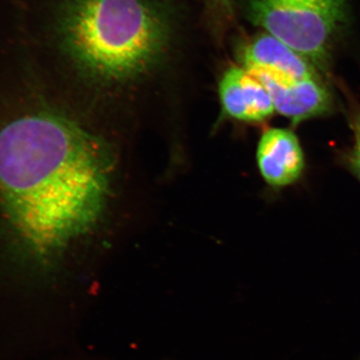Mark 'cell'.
I'll return each mask as SVG.
<instances>
[{"instance_id":"1","label":"cell","mask_w":360,"mask_h":360,"mask_svg":"<svg viewBox=\"0 0 360 360\" xmlns=\"http://www.w3.org/2000/svg\"><path fill=\"white\" fill-rule=\"evenodd\" d=\"M111 176L105 144L63 116L25 115L0 130V200L37 259H49L96 226Z\"/></svg>"},{"instance_id":"2","label":"cell","mask_w":360,"mask_h":360,"mask_svg":"<svg viewBox=\"0 0 360 360\" xmlns=\"http://www.w3.org/2000/svg\"><path fill=\"white\" fill-rule=\"evenodd\" d=\"M51 25L63 56L103 82L141 77L179 37L174 0H56Z\"/></svg>"},{"instance_id":"3","label":"cell","mask_w":360,"mask_h":360,"mask_svg":"<svg viewBox=\"0 0 360 360\" xmlns=\"http://www.w3.org/2000/svg\"><path fill=\"white\" fill-rule=\"evenodd\" d=\"M246 16L328 75L347 30L349 0H245Z\"/></svg>"},{"instance_id":"4","label":"cell","mask_w":360,"mask_h":360,"mask_svg":"<svg viewBox=\"0 0 360 360\" xmlns=\"http://www.w3.org/2000/svg\"><path fill=\"white\" fill-rule=\"evenodd\" d=\"M248 70L264 85L276 112L292 122L328 115L333 110V94L322 77L295 79L266 71Z\"/></svg>"},{"instance_id":"5","label":"cell","mask_w":360,"mask_h":360,"mask_svg":"<svg viewBox=\"0 0 360 360\" xmlns=\"http://www.w3.org/2000/svg\"><path fill=\"white\" fill-rule=\"evenodd\" d=\"M219 98L225 113L240 122H264L276 112L264 85L241 65L225 71L219 84Z\"/></svg>"},{"instance_id":"6","label":"cell","mask_w":360,"mask_h":360,"mask_svg":"<svg viewBox=\"0 0 360 360\" xmlns=\"http://www.w3.org/2000/svg\"><path fill=\"white\" fill-rule=\"evenodd\" d=\"M258 169L271 186L295 184L304 169V155L297 136L290 129H267L257 150Z\"/></svg>"},{"instance_id":"7","label":"cell","mask_w":360,"mask_h":360,"mask_svg":"<svg viewBox=\"0 0 360 360\" xmlns=\"http://www.w3.org/2000/svg\"><path fill=\"white\" fill-rule=\"evenodd\" d=\"M239 56L241 66L248 70L295 79L323 75L307 58L269 33H260L245 42Z\"/></svg>"},{"instance_id":"8","label":"cell","mask_w":360,"mask_h":360,"mask_svg":"<svg viewBox=\"0 0 360 360\" xmlns=\"http://www.w3.org/2000/svg\"><path fill=\"white\" fill-rule=\"evenodd\" d=\"M352 129L354 132V148L350 155L349 162L352 172L360 181V110L352 117Z\"/></svg>"},{"instance_id":"9","label":"cell","mask_w":360,"mask_h":360,"mask_svg":"<svg viewBox=\"0 0 360 360\" xmlns=\"http://www.w3.org/2000/svg\"><path fill=\"white\" fill-rule=\"evenodd\" d=\"M210 1L219 9L220 13H224L227 16L231 15L232 11H233L232 0H210Z\"/></svg>"}]
</instances>
